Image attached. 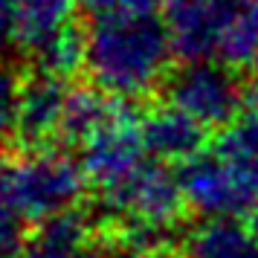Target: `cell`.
Segmentation results:
<instances>
[{"label":"cell","instance_id":"ba28073f","mask_svg":"<svg viewBox=\"0 0 258 258\" xmlns=\"http://www.w3.org/2000/svg\"><path fill=\"white\" fill-rule=\"evenodd\" d=\"M232 0H165L163 18L180 61L218 58Z\"/></svg>","mask_w":258,"mask_h":258},{"label":"cell","instance_id":"9c48e42d","mask_svg":"<svg viewBox=\"0 0 258 258\" xmlns=\"http://www.w3.org/2000/svg\"><path fill=\"white\" fill-rule=\"evenodd\" d=\"M140 134L148 157L171 165H183L186 160L209 148V128L168 102L142 113Z\"/></svg>","mask_w":258,"mask_h":258},{"label":"cell","instance_id":"8fae6325","mask_svg":"<svg viewBox=\"0 0 258 258\" xmlns=\"http://www.w3.org/2000/svg\"><path fill=\"white\" fill-rule=\"evenodd\" d=\"M131 102H122L116 96H107L99 87H73L67 96V107H64V119H61L58 131V145H76L82 148L84 140H90L96 131L107 125L110 119H116Z\"/></svg>","mask_w":258,"mask_h":258},{"label":"cell","instance_id":"d6986e66","mask_svg":"<svg viewBox=\"0 0 258 258\" xmlns=\"http://www.w3.org/2000/svg\"><path fill=\"white\" fill-rule=\"evenodd\" d=\"M18 15L21 0H0V61L18 47Z\"/></svg>","mask_w":258,"mask_h":258},{"label":"cell","instance_id":"6da1fadb","mask_svg":"<svg viewBox=\"0 0 258 258\" xmlns=\"http://www.w3.org/2000/svg\"><path fill=\"white\" fill-rule=\"evenodd\" d=\"M84 73L93 87L122 102H140L163 90L177 58L163 12H96L84 26Z\"/></svg>","mask_w":258,"mask_h":258},{"label":"cell","instance_id":"7402d4cb","mask_svg":"<svg viewBox=\"0 0 258 258\" xmlns=\"http://www.w3.org/2000/svg\"><path fill=\"white\" fill-rule=\"evenodd\" d=\"M3 183H6V165L0 163V195H3Z\"/></svg>","mask_w":258,"mask_h":258},{"label":"cell","instance_id":"7a4b0ae2","mask_svg":"<svg viewBox=\"0 0 258 258\" xmlns=\"http://www.w3.org/2000/svg\"><path fill=\"white\" fill-rule=\"evenodd\" d=\"M84 188H90V183L82 163L61 145H52L41 151H24L18 163L6 165L3 198L29 223H41L73 209Z\"/></svg>","mask_w":258,"mask_h":258},{"label":"cell","instance_id":"603a6c76","mask_svg":"<svg viewBox=\"0 0 258 258\" xmlns=\"http://www.w3.org/2000/svg\"><path fill=\"white\" fill-rule=\"evenodd\" d=\"M255 84H258V67H255Z\"/></svg>","mask_w":258,"mask_h":258},{"label":"cell","instance_id":"9a60e30c","mask_svg":"<svg viewBox=\"0 0 258 258\" xmlns=\"http://www.w3.org/2000/svg\"><path fill=\"white\" fill-rule=\"evenodd\" d=\"M84 58H87V35H84V26L73 21L52 41H47L41 49L29 55V70L70 82L76 73L84 70Z\"/></svg>","mask_w":258,"mask_h":258},{"label":"cell","instance_id":"3957f363","mask_svg":"<svg viewBox=\"0 0 258 258\" xmlns=\"http://www.w3.org/2000/svg\"><path fill=\"white\" fill-rule=\"evenodd\" d=\"M177 177L188 209L203 218H241L258 203V168L215 145L177 165Z\"/></svg>","mask_w":258,"mask_h":258},{"label":"cell","instance_id":"7c38bea8","mask_svg":"<svg viewBox=\"0 0 258 258\" xmlns=\"http://www.w3.org/2000/svg\"><path fill=\"white\" fill-rule=\"evenodd\" d=\"M90 238H93L90 215L73 206L35 223L24 258H79L84 249H90Z\"/></svg>","mask_w":258,"mask_h":258},{"label":"cell","instance_id":"2e32d148","mask_svg":"<svg viewBox=\"0 0 258 258\" xmlns=\"http://www.w3.org/2000/svg\"><path fill=\"white\" fill-rule=\"evenodd\" d=\"M215 148H221V151L238 157L241 163L258 168V87L255 93H249L241 116L229 128L221 131V137L215 140Z\"/></svg>","mask_w":258,"mask_h":258},{"label":"cell","instance_id":"5bb4252c","mask_svg":"<svg viewBox=\"0 0 258 258\" xmlns=\"http://www.w3.org/2000/svg\"><path fill=\"white\" fill-rule=\"evenodd\" d=\"M82 0H21L18 15V49L32 55L64 26L76 21V6Z\"/></svg>","mask_w":258,"mask_h":258},{"label":"cell","instance_id":"4fadbf2b","mask_svg":"<svg viewBox=\"0 0 258 258\" xmlns=\"http://www.w3.org/2000/svg\"><path fill=\"white\" fill-rule=\"evenodd\" d=\"M218 61L238 73L258 67V0H232L218 47Z\"/></svg>","mask_w":258,"mask_h":258},{"label":"cell","instance_id":"e0dca14e","mask_svg":"<svg viewBox=\"0 0 258 258\" xmlns=\"http://www.w3.org/2000/svg\"><path fill=\"white\" fill-rule=\"evenodd\" d=\"M21 87L24 79L18 67L0 61V148H12L15 128H18V107H21Z\"/></svg>","mask_w":258,"mask_h":258},{"label":"cell","instance_id":"5b68a950","mask_svg":"<svg viewBox=\"0 0 258 258\" xmlns=\"http://www.w3.org/2000/svg\"><path fill=\"white\" fill-rule=\"evenodd\" d=\"M105 218H140L154 223H180L188 203L177 165L145 157L125 180L96 195Z\"/></svg>","mask_w":258,"mask_h":258},{"label":"cell","instance_id":"30bf717a","mask_svg":"<svg viewBox=\"0 0 258 258\" xmlns=\"http://www.w3.org/2000/svg\"><path fill=\"white\" fill-rule=\"evenodd\" d=\"M174 258H258V232L238 218H206L180 238Z\"/></svg>","mask_w":258,"mask_h":258},{"label":"cell","instance_id":"277c9868","mask_svg":"<svg viewBox=\"0 0 258 258\" xmlns=\"http://www.w3.org/2000/svg\"><path fill=\"white\" fill-rule=\"evenodd\" d=\"M241 76L244 73L226 67L218 58L183 61L168 73L163 93L168 105L195 116L200 125L209 131H223L241 116L249 99Z\"/></svg>","mask_w":258,"mask_h":258},{"label":"cell","instance_id":"44dd1931","mask_svg":"<svg viewBox=\"0 0 258 258\" xmlns=\"http://www.w3.org/2000/svg\"><path fill=\"white\" fill-rule=\"evenodd\" d=\"M246 221H249V226H252V229H255V232H258V203H255V206H252V212L246 215Z\"/></svg>","mask_w":258,"mask_h":258},{"label":"cell","instance_id":"ffe728a7","mask_svg":"<svg viewBox=\"0 0 258 258\" xmlns=\"http://www.w3.org/2000/svg\"><path fill=\"white\" fill-rule=\"evenodd\" d=\"M165 0H82V6L90 15L96 12H163Z\"/></svg>","mask_w":258,"mask_h":258},{"label":"cell","instance_id":"52a82bcc","mask_svg":"<svg viewBox=\"0 0 258 258\" xmlns=\"http://www.w3.org/2000/svg\"><path fill=\"white\" fill-rule=\"evenodd\" d=\"M70 82L29 70L21 87V107H18V128H15L12 148L18 151H41L58 145V131L70 96Z\"/></svg>","mask_w":258,"mask_h":258},{"label":"cell","instance_id":"ac0fdd59","mask_svg":"<svg viewBox=\"0 0 258 258\" xmlns=\"http://www.w3.org/2000/svg\"><path fill=\"white\" fill-rule=\"evenodd\" d=\"M29 238V221L0 195V258H24Z\"/></svg>","mask_w":258,"mask_h":258},{"label":"cell","instance_id":"8992f818","mask_svg":"<svg viewBox=\"0 0 258 258\" xmlns=\"http://www.w3.org/2000/svg\"><path fill=\"white\" fill-rule=\"evenodd\" d=\"M79 154H82L79 163H82L87 183L96 195L116 186L119 180H125L148 157L140 134V116L134 113V105H128L116 119L102 125L90 140H84Z\"/></svg>","mask_w":258,"mask_h":258}]
</instances>
